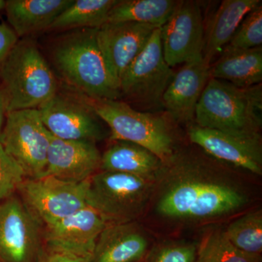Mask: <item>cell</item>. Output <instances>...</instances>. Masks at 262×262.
Segmentation results:
<instances>
[{
	"label": "cell",
	"instance_id": "cell-1",
	"mask_svg": "<svg viewBox=\"0 0 262 262\" xmlns=\"http://www.w3.org/2000/svg\"><path fill=\"white\" fill-rule=\"evenodd\" d=\"M173 177L160 194L157 211L168 220L199 222L238 211L247 196L228 182L213 179L204 160L174 152L169 161Z\"/></svg>",
	"mask_w": 262,
	"mask_h": 262
},
{
	"label": "cell",
	"instance_id": "cell-2",
	"mask_svg": "<svg viewBox=\"0 0 262 262\" xmlns=\"http://www.w3.org/2000/svg\"><path fill=\"white\" fill-rule=\"evenodd\" d=\"M195 125L246 139H261L262 85L237 88L210 77L196 106Z\"/></svg>",
	"mask_w": 262,
	"mask_h": 262
},
{
	"label": "cell",
	"instance_id": "cell-3",
	"mask_svg": "<svg viewBox=\"0 0 262 262\" xmlns=\"http://www.w3.org/2000/svg\"><path fill=\"white\" fill-rule=\"evenodd\" d=\"M96 32L97 29H82L62 39L53 51V63L80 94L94 99L120 100V86L108 70Z\"/></svg>",
	"mask_w": 262,
	"mask_h": 262
},
{
	"label": "cell",
	"instance_id": "cell-4",
	"mask_svg": "<svg viewBox=\"0 0 262 262\" xmlns=\"http://www.w3.org/2000/svg\"><path fill=\"white\" fill-rule=\"evenodd\" d=\"M7 113L38 108L58 91V82L34 42L18 40L0 66Z\"/></svg>",
	"mask_w": 262,
	"mask_h": 262
},
{
	"label": "cell",
	"instance_id": "cell-5",
	"mask_svg": "<svg viewBox=\"0 0 262 262\" xmlns=\"http://www.w3.org/2000/svg\"><path fill=\"white\" fill-rule=\"evenodd\" d=\"M87 98L95 113L108 127L112 141H127L143 146L163 163L173 157V139L162 117L136 110L120 100Z\"/></svg>",
	"mask_w": 262,
	"mask_h": 262
},
{
	"label": "cell",
	"instance_id": "cell-6",
	"mask_svg": "<svg viewBox=\"0 0 262 262\" xmlns=\"http://www.w3.org/2000/svg\"><path fill=\"white\" fill-rule=\"evenodd\" d=\"M155 179L101 170L89 179L87 205L106 224L131 222L142 213Z\"/></svg>",
	"mask_w": 262,
	"mask_h": 262
},
{
	"label": "cell",
	"instance_id": "cell-7",
	"mask_svg": "<svg viewBox=\"0 0 262 262\" xmlns=\"http://www.w3.org/2000/svg\"><path fill=\"white\" fill-rule=\"evenodd\" d=\"M175 75L163 56L160 28L155 29L142 51L136 57L120 81L121 97L144 108L158 111Z\"/></svg>",
	"mask_w": 262,
	"mask_h": 262
},
{
	"label": "cell",
	"instance_id": "cell-8",
	"mask_svg": "<svg viewBox=\"0 0 262 262\" xmlns=\"http://www.w3.org/2000/svg\"><path fill=\"white\" fill-rule=\"evenodd\" d=\"M51 133L38 108L7 113L0 142L25 172L27 178L40 177L47 165Z\"/></svg>",
	"mask_w": 262,
	"mask_h": 262
},
{
	"label": "cell",
	"instance_id": "cell-9",
	"mask_svg": "<svg viewBox=\"0 0 262 262\" xmlns=\"http://www.w3.org/2000/svg\"><path fill=\"white\" fill-rule=\"evenodd\" d=\"M89 180L68 182L51 176L27 178L18 191L20 199L44 227L88 206Z\"/></svg>",
	"mask_w": 262,
	"mask_h": 262
},
{
	"label": "cell",
	"instance_id": "cell-10",
	"mask_svg": "<svg viewBox=\"0 0 262 262\" xmlns=\"http://www.w3.org/2000/svg\"><path fill=\"white\" fill-rule=\"evenodd\" d=\"M82 96L60 94L58 91L38 108L43 124L52 135L63 140L95 143L107 137L110 134L104 122L95 113L87 97Z\"/></svg>",
	"mask_w": 262,
	"mask_h": 262
},
{
	"label": "cell",
	"instance_id": "cell-11",
	"mask_svg": "<svg viewBox=\"0 0 262 262\" xmlns=\"http://www.w3.org/2000/svg\"><path fill=\"white\" fill-rule=\"evenodd\" d=\"M42 225L20 198L0 202V262H37Z\"/></svg>",
	"mask_w": 262,
	"mask_h": 262
},
{
	"label": "cell",
	"instance_id": "cell-12",
	"mask_svg": "<svg viewBox=\"0 0 262 262\" xmlns=\"http://www.w3.org/2000/svg\"><path fill=\"white\" fill-rule=\"evenodd\" d=\"M160 32L164 58L171 68L203 54L206 32L198 2L179 1Z\"/></svg>",
	"mask_w": 262,
	"mask_h": 262
},
{
	"label": "cell",
	"instance_id": "cell-13",
	"mask_svg": "<svg viewBox=\"0 0 262 262\" xmlns=\"http://www.w3.org/2000/svg\"><path fill=\"white\" fill-rule=\"evenodd\" d=\"M156 29L136 22H106L97 29L98 46L119 86L124 72L145 48Z\"/></svg>",
	"mask_w": 262,
	"mask_h": 262
},
{
	"label": "cell",
	"instance_id": "cell-14",
	"mask_svg": "<svg viewBox=\"0 0 262 262\" xmlns=\"http://www.w3.org/2000/svg\"><path fill=\"white\" fill-rule=\"evenodd\" d=\"M107 225L97 211L89 206L66 218L44 226L46 247L77 255L92 256L96 241Z\"/></svg>",
	"mask_w": 262,
	"mask_h": 262
},
{
	"label": "cell",
	"instance_id": "cell-15",
	"mask_svg": "<svg viewBox=\"0 0 262 262\" xmlns=\"http://www.w3.org/2000/svg\"><path fill=\"white\" fill-rule=\"evenodd\" d=\"M187 134L191 142L215 159L261 175V139L239 137L195 124L189 126Z\"/></svg>",
	"mask_w": 262,
	"mask_h": 262
},
{
	"label": "cell",
	"instance_id": "cell-16",
	"mask_svg": "<svg viewBox=\"0 0 262 262\" xmlns=\"http://www.w3.org/2000/svg\"><path fill=\"white\" fill-rule=\"evenodd\" d=\"M101 154L96 143L63 140L51 134L47 165L41 177L51 176L68 182H84L101 170Z\"/></svg>",
	"mask_w": 262,
	"mask_h": 262
},
{
	"label": "cell",
	"instance_id": "cell-17",
	"mask_svg": "<svg viewBox=\"0 0 262 262\" xmlns=\"http://www.w3.org/2000/svg\"><path fill=\"white\" fill-rule=\"evenodd\" d=\"M210 67L203 54L184 63L163 97V108L176 121H194L196 106L210 79Z\"/></svg>",
	"mask_w": 262,
	"mask_h": 262
},
{
	"label": "cell",
	"instance_id": "cell-18",
	"mask_svg": "<svg viewBox=\"0 0 262 262\" xmlns=\"http://www.w3.org/2000/svg\"><path fill=\"white\" fill-rule=\"evenodd\" d=\"M149 246L134 222L107 224L96 241L91 262H139L147 256Z\"/></svg>",
	"mask_w": 262,
	"mask_h": 262
},
{
	"label": "cell",
	"instance_id": "cell-19",
	"mask_svg": "<svg viewBox=\"0 0 262 262\" xmlns=\"http://www.w3.org/2000/svg\"><path fill=\"white\" fill-rule=\"evenodd\" d=\"M74 0H8L7 18L18 37L48 30Z\"/></svg>",
	"mask_w": 262,
	"mask_h": 262
},
{
	"label": "cell",
	"instance_id": "cell-20",
	"mask_svg": "<svg viewBox=\"0 0 262 262\" xmlns=\"http://www.w3.org/2000/svg\"><path fill=\"white\" fill-rule=\"evenodd\" d=\"M260 4V0L222 2L205 33L203 56L208 64L222 53L246 15Z\"/></svg>",
	"mask_w": 262,
	"mask_h": 262
},
{
	"label": "cell",
	"instance_id": "cell-21",
	"mask_svg": "<svg viewBox=\"0 0 262 262\" xmlns=\"http://www.w3.org/2000/svg\"><path fill=\"white\" fill-rule=\"evenodd\" d=\"M163 166L162 160L149 150L127 141H115L101 155V170L103 171L157 178Z\"/></svg>",
	"mask_w": 262,
	"mask_h": 262
},
{
	"label": "cell",
	"instance_id": "cell-22",
	"mask_svg": "<svg viewBox=\"0 0 262 262\" xmlns=\"http://www.w3.org/2000/svg\"><path fill=\"white\" fill-rule=\"evenodd\" d=\"M220 56L210 67L211 78L243 89L261 83V46L247 50H224Z\"/></svg>",
	"mask_w": 262,
	"mask_h": 262
},
{
	"label": "cell",
	"instance_id": "cell-23",
	"mask_svg": "<svg viewBox=\"0 0 262 262\" xmlns=\"http://www.w3.org/2000/svg\"><path fill=\"white\" fill-rule=\"evenodd\" d=\"M178 3L177 0H118L108 13L107 22H136L161 28Z\"/></svg>",
	"mask_w": 262,
	"mask_h": 262
},
{
	"label": "cell",
	"instance_id": "cell-24",
	"mask_svg": "<svg viewBox=\"0 0 262 262\" xmlns=\"http://www.w3.org/2000/svg\"><path fill=\"white\" fill-rule=\"evenodd\" d=\"M118 0H74L48 30L98 29L107 22L110 10Z\"/></svg>",
	"mask_w": 262,
	"mask_h": 262
},
{
	"label": "cell",
	"instance_id": "cell-25",
	"mask_svg": "<svg viewBox=\"0 0 262 262\" xmlns=\"http://www.w3.org/2000/svg\"><path fill=\"white\" fill-rule=\"evenodd\" d=\"M261 256L248 254L235 247L225 231L215 229L203 239L198 248L195 262H261Z\"/></svg>",
	"mask_w": 262,
	"mask_h": 262
},
{
	"label": "cell",
	"instance_id": "cell-26",
	"mask_svg": "<svg viewBox=\"0 0 262 262\" xmlns=\"http://www.w3.org/2000/svg\"><path fill=\"white\" fill-rule=\"evenodd\" d=\"M229 241L241 251L261 256L262 251V213L256 211L234 220L225 230Z\"/></svg>",
	"mask_w": 262,
	"mask_h": 262
},
{
	"label": "cell",
	"instance_id": "cell-27",
	"mask_svg": "<svg viewBox=\"0 0 262 262\" xmlns=\"http://www.w3.org/2000/svg\"><path fill=\"white\" fill-rule=\"evenodd\" d=\"M261 44L262 4H260L246 15L224 50L251 49L260 47Z\"/></svg>",
	"mask_w": 262,
	"mask_h": 262
},
{
	"label": "cell",
	"instance_id": "cell-28",
	"mask_svg": "<svg viewBox=\"0 0 262 262\" xmlns=\"http://www.w3.org/2000/svg\"><path fill=\"white\" fill-rule=\"evenodd\" d=\"M27 179L25 172L0 142V202L13 196Z\"/></svg>",
	"mask_w": 262,
	"mask_h": 262
},
{
	"label": "cell",
	"instance_id": "cell-29",
	"mask_svg": "<svg viewBox=\"0 0 262 262\" xmlns=\"http://www.w3.org/2000/svg\"><path fill=\"white\" fill-rule=\"evenodd\" d=\"M196 253L198 248L194 244H169L148 253L146 262H195Z\"/></svg>",
	"mask_w": 262,
	"mask_h": 262
},
{
	"label": "cell",
	"instance_id": "cell-30",
	"mask_svg": "<svg viewBox=\"0 0 262 262\" xmlns=\"http://www.w3.org/2000/svg\"><path fill=\"white\" fill-rule=\"evenodd\" d=\"M91 260L92 256H77L72 253L43 247L37 262H91Z\"/></svg>",
	"mask_w": 262,
	"mask_h": 262
},
{
	"label": "cell",
	"instance_id": "cell-31",
	"mask_svg": "<svg viewBox=\"0 0 262 262\" xmlns=\"http://www.w3.org/2000/svg\"><path fill=\"white\" fill-rule=\"evenodd\" d=\"M18 40V36L10 26L0 24V66Z\"/></svg>",
	"mask_w": 262,
	"mask_h": 262
},
{
	"label": "cell",
	"instance_id": "cell-32",
	"mask_svg": "<svg viewBox=\"0 0 262 262\" xmlns=\"http://www.w3.org/2000/svg\"><path fill=\"white\" fill-rule=\"evenodd\" d=\"M6 115V103H5L4 95L0 89V138H1L2 133H3V127H4Z\"/></svg>",
	"mask_w": 262,
	"mask_h": 262
},
{
	"label": "cell",
	"instance_id": "cell-33",
	"mask_svg": "<svg viewBox=\"0 0 262 262\" xmlns=\"http://www.w3.org/2000/svg\"><path fill=\"white\" fill-rule=\"evenodd\" d=\"M5 5H6V1H5V0H0V11L5 10Z\"/></svg>",
	"mask_w": 262,
	"mask_h": 262
},
{
	"label": "cell",
	"instance_id": "cell-34",
	"mask_svg": "<svg viewBox=\"0 0 262 262\" xmlns=\"http://www.w3.org/2000/svg\"><path fill=\"white\" fill-rule=\"evenodd\" d=\"M146 258H144V259L141 260V261H139V262H146Z\"/></svg>",
	"mask_w": 262,
	"mask_h": 262
}]
</instances>
